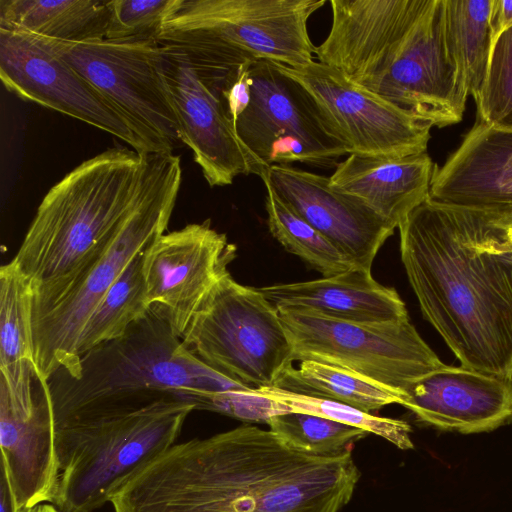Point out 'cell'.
<instances>
[{
  "label": "cell",
  "instance_id": "cell-3",
  "mask_svg": "<svg viewBox=\"0 0 512 512\" xmlns=\"http://www.w3.org/2000/svg\"><path fill=\"white\" fill-rule=\"evenodd\" d=\"M317 61L391 104L443 128L469 95L448 46L445 0H330Z\"/></svg>",
  "mask_w": 512,
  "mask_h": 512
},
{
  "label": "cell",
  "instance_id": "cell-24",
  "mask_svg": "<svg viewBox=\"0 0 512 512\" xmlns=\"http://www.w3.org/2000/svg\"><path fill=\"white\" fill-rule=\"evenodd\" d=\"M32 288L10 261L0 269V381L29 383L35 372L31 333Z\"/></svg>",
  "mask_w": 512,
  "mask_h": 512
},
{
  "label": "cell",
  "instance_id": "cell-7",
  "mask_svg": "<svg viewBox=\"0 0 512 512\" xmlns=\"http://www.w3.org/2000/svg\"><path fill=\"white\" fill-rule=\"evenodd\" d=\"M196 405L166 397L56 429L60 474L52 504L60 512H94L138 471L176 444Z\"/></svg>",
  "mask_w": 512,
  "mask_h": 512
},
{
  "label": "cell",
  "instance_id": "cell-26",
  "mask_svg": "<svg viewBox=\"0 0 512 512\" xmlns=\"http://www.w3.org/2000/svg\"><path fill=\"white\" fill-rule=\"evenodd\" d=\"M144 252L129 263L90 314L78 341L77 362L85 352L121 337L150 309L142 273Z\"/></svg>",
  "mask_w": 512,
  "mask_h": 512
},
{
  "label": "cell",
  "instance_id": "cell-36",
  "mask_svg": "<svg viewBox=\"0 0 512 512\" xmlns=\"http://www.w3.org/2000/svg\"><path fill=\"white\" fill-rule=\"evenodd\" d=\"M19 512H60L53 504L43 503L31 508L19 510Z\"/></svg>",
  "mask_w": 512,
  "mask_h": 512
},
{
  "label": "cell",
  "instance_id": "cell-29",
  "mask_svg": "<svg viewBox=\"0 0 512 512\" xmlns=\"http://www.w3.org/2000/svg\"><path fill=\"white\" fill-rule=\"evenodd\" d=\"M267 424L286 445L306 453L331 456L350 450L367 436L363 429L309 413L290 411L272 416Z\"/></svg>",
  "mask_w": 512,
  "mask_h": 512
},
{
  "label": "cell",
  "instance_id": "cell-16",
  "mask_svg": "<svg viewBox=\"0 0 512 512\" xmlns=\"http://www.w3.org/2000/svg\"><path fill=\"white\" fill-rule=\"evenodd\" d=\"M163 74L177 117L180 141L211 187L226 186L241 175H257L220 98V86L180 50L160 45Z\"/></svg>",
  "mask_w": 512,
  "mask_h": 512
},
{
  "label": "cell",
  "instance_id": "cell-22",
  "mask_svg": "<svg viewBox=\"0 0 512 512\" xmlns=\"http://www.w3.org/2000/svg\"><path fill=\"white\" fill-rule=\"evenodd\" d=\"M437 167L426 152L399 158L348 155L329 180L332 188L359 199L398 228L429 197Z\"/></svg>",
  "mask_w": 512,
  "mask_h": 512
},
{
  "label": "cell",
  "instance_id": "cell-28",
  "mask_svg": "<svg viewBox=\"0 0 512 512\" xmlns=\"http://www.w3.org/2000/svg\"><path fill=\"white\" fill-rule=\"evenodd\" d=\"M262 181L266 190L269 231L287 251L300 257L324 277L356 267L339 248L295 214L266 180Z\"/></svg>",
  "mask_w": 512,
  "mask_h": 512
},
{
  "label": "cell",
  "instance_id": "cell-9",
  "mask_svg": "<svg viewBox=\"0 0 512 512\" xmlns=\"http://www.w3.org/2000/svg\"><path fill=\"white\" fill-rule=\"evenodd\" d=\"M182 340L207 365L255 389L274 386L294 362L278 309L259 288L238 283L229 272Z\"/></svg>",
  "mask_w": 512,
  "mask_h": 512
},
{
  "label": "cell",
  "instance_id": "cell-14",
  "mask_svg": "<svg viewBox=\"0 0 512 512\" xmlns=\"http://www.w3.org/2000/svg\"><path fill=\"white\" fill-rule=\"evenodd\" d=\"M0 78L19 98L85 122L149 153L120 112L55 49L52 39L0 28Z\"/></svg>",
  "mask_w": 512,
  "mask_h": 512
},
{
  "label": "cell",
  "instance_id": "cell-19",
  "mask_svg": "<svg viewBox=\"0 0 512 512\" xmlns=\"http://www.w3.org/2000/svg\"><path fill=\"white\" fill-rule=\"evenodd\" d=\"M401 405L439 429L488 432L512 420V378L445 364L410 383Z\"/></svg>",
  "mask_w": 512,
  "mask_h": 512
},
{
  "label": "cell",
  "instance_id": "cell-25",
  "mask_svg": "<svg viewBox=\"0 0 512 512\" xmlns=\"http://www.w3.org/2000/svg\"><path fill=\"white\" fill-rule=\"evenodd\" d=\"M296 394L332 400L372 413L402 403L400 394L351 371L315 360L289 366L274 386Z\"/></svg>",
  "mask_w": 512,
  "mask_h": 512
},
{
  "label": "cell",
  "instance_id": "cell-8",
  "mask_svg": "<svg viewBox=\"0 0 512 512\" xmlns=\"http://www.w3.org/2000/svg\"><path fill=\"white\" fill-rule=\"evenodd\" d=\"M325 0H175L156 40L194 64L231 70L265 60L301 67L314 60L311 15Z\"/></svg>",
  "mask_w": 512,
  "mask_h": 512
},
{
  "label": "cell",
  "instance_id": "cell-1",
  "mask_svg": "<svg viewBox=\"0 0 512 512\" xmlns=\"http://www.w3.org/2000/svg\"><path fill=\"white\" fill-rule=\"evenodd\" d=\"M359 478L351 450L314 455L245 424L174 444L110 503L114 512H339Z\"/></svg>",
  "mask_w": 512,
  "mask_h": 512
},
{
  "label": "cell",
  "instance_id": "cell-30",
  "mask_svg": "<svg viewBox=\"0 0 512 512\" xmlns=\"http://www.w3.org/2000/svg\"><path fill=\"white\" fill-rule=\"evenodd\" d=\"M256 390L286 404L292 411L318 415L363 429L384 438L400 449L414 447L410 436L411 427L406 421L376 416L344 403L296 394L276 387H262Z\"/></svg>",
  "mask_w": 512,
  "mask_h": 512
},
{
  "label": "cell",
  "instance_id": "cell-10",
  "mask_svg": "<svg viewBox=\"0 0 512 512\" xmlns=\"http://www.w3.org/2000/svg\"><path fill=\"white\" fill-rule=\"evenodd\" d=\"M278 311L293 361L315 360L341 367L402 398L410 383L445 365L409 319L358 323L293 308Z\"/></svg>",
  "mask_w": 512,
  "mask_h": 512
},
{
  "label": "cell",
  "instance_id": "cell-11",
  "mask_svg": "<svg viewBox=\"0 0 512 512\" xmlns=\"http://www.w3.org/2000/svg\"><path fill=\"white\" fill-rule=\"evenodd\" d=\"M57 52L127 120L149 153L173 152L179 125L156 39L66 42Z\"/></svg>",
  "mask_w": 512,
  "mask_h": 512
},
{
  "label": "cell",
  "instance_id": "cell-33",
  "mask_svg": "<svg viewBox=\"0 0 512 512\" xmlns=\"http://www.w3.org/2000/svg\"><path fill=\"white\" fill-rule=\"evenodd\" d=\"M221 413L244 422L267 423L275 415L292 411L289 406L265 396L256 389L226 391L201 397L197 410Z\"/></svg>",
  "mask_w": 512,
  "mask_h": 512
},
{
  "label": "cell",
  "instance_id": "cell-5",
  "mask_svg": "<svg viewBox=\"0 0 512 512\" xmlns=\"http://www.w3.org/2000/svg\"><path fill=\"white\" fill-rule=\"evenodd\" d=\"M46 382L56 429L166 397L196 405L206 395L255 389L199 359L154 305L121 337L82 354L72 373L57 370Z\"/></svg>",
  "mask_w": 512,
  "mask_h": 512
},
{
  "label": "cell",
  "instance_id": "cell-32",
  "mask_svg": "<svg viewBox=\"0 0 512 512\" xmlns=\"http://www.w3.org/2000/svg\"><path fill=\"white\" fill-rule=\"evenodd\" d=\"M175 0H111L105 39H156Z\"/></svg>",
  "mask_w": 512,
  "mask_h": 512
},
{
  "label": "cell",
  "instance_id": "cell-4",
  "mask_svg": "<svg viewBox=\"0 0 512 512\" xmlns=\"http://www.w3.org/2000/svg\"><path fill=\"white\" fill-rule=\"evenodd\" d=\"M142 154L107 149L76 166L44 196L11 262L32 288L31 323L102 252L131 210Z\"/></svg>",
  "mask_w": 512,
  "mask_h": 512
},
{
  "label": "cell",
  "instance_id": "cell-18",
  "mask_svg": "<svg viewBox=\"0 0 512 512\" xmlns=\"http://www.w3.org/2000/svg\"><path fill=\"white\" fill-rule=\"evenodd\" d=\"M259 177L356 267L371 271L378 251L394 233L390 222L359 199L332 188L325 175L292 165H273Z\"/></svg>",
  "mask_w": 512,
  "mask_h": 512
},
{
  "label": "cell",
  "instance_id": "cell-20",
  "mask_svg": "<svg viewBox=\"0 0 512 512\" xmlns=\"http://www.w3.org/2000/svg\"><path fill=\"white\" fill-rule=\"evenodd\" d=\"M429 198L475 209H512V131L479 117L459 147L434 174Z\"/></svg>",
  "mask_w": 512,
  "mask_h": 512
},
{
  "label": "cell",
  "instance_id": "cell-34",
  "mask_svg": "<svg viewBox=\"0 0 512 512\" xmlns=\"http://www.w3.org/2000/svg\"><path fill=\"white\" fill-rule=\"evenodd\" d=\"M510 28H512V0H493L490 16L492 49L501 34Z\"/></svg>",
  "mask_w": 512,
  "mask_h": 512
},
{
  "label": "cell",
  "instance_id": "cell-17",
  "mask_svg": "<svg viewBox=\"0 0 512 512\" xmlns=\"http://www.w3.org/2000/svg\"><path fill=\"white\" fill-rule=\"evenodd\" d=\"M1 473L19 510L54 500L59 474L56 423L47 382L38 373L31 388L0 386Z\"/></svg>",
  "mask_w": 512,
  "mask_h": 512
},
{
  "label": "cell",
  "instance_id": "cell-37",
  "mask_svg": "<svg viewBox=\"0 0 512 512\" xmlns=\"http://www.w3.org/2000/svg\"><path fill=\"white\" fill-rule=\"evenodd\" d=\"M510 377L512 378V370H511V374H510Z\"/></svg>",
  "mask_w": 512,
  "mask_h": 512
},
{
  "label": "cell",
  "instance_id": "cell-31",
  "mask_svg": "<svg viewBox=\"0 0 512 512\" xmlns=\"http://www.w3.org/2000/svg\"><path fill=\"white\" fill-rule=\"evenodd\" d=\"M477 117L498 130L512 131V28L495 43L478 97Z\"/></svg>",
  "mask_w": 512,
  "mask_h": 512
},
{
  "label": "cell",
  "instance_id": "cell-2",
  "mask_svg": "<svg viewBox=\"0 0 512 512\" xmlns=\"http://www.w3.org/2000/svg\"><path fill=\"white\" fill-rule=\"evenodd\" d=\"M424 318L461 366L512 370V238L495 211L427 198L398 226Z\"/></svg>",
  "mask_w": 512,
  "mask_h": 512
},
{
  "label": "cell",
  "instance_id": "cell-12",
  "mask_svg": "<svg viewBox=\"0 0 512 512\" xmlns=\"http://www.w3.org/2000/svg\"><path fill=\"white\" fill-rule=\"evenodd\" d=\"M251 98L235 122L257 175L273 165L335 168L348 155L325 128L302 87L265 60L250 65Z\"/></svg>",
  "mask_w": 512,
  "mask_h": 512
},
{
  "label": "cell",
  "instance_id": "cell-27",
  "mask_svg": "<svg viewBox=\"0 0 512 512\" xmlns=\"http://www.w3.org/2000/svg\"><path fill=\"white\" fill-rule=\"evenodd\" d=\"M492 3L493 0H445L448 46L474 99L481 91L491 57Z\"/></svg>",
  "mask_w": 512,
  "mask_h": 512
},
{
  "label": "cell",
  "instance_id": "cell-15",
  "mask_svg": "<svg viewBox=\"0 0 512 512\" xmlns=\"http://www.w3.org/2000/svg\"><path fill=\"white\" fill-rule=\"evenodd\" d=\"M235 256L236 247L210 220L164 233L143 254L148 304L163 311L182 339Z\"/></svg>",
  "mask_w": 512,
  "mask_h": 512
},
{
  "label": "cell",
  "instance_id": "cell-21",
  "mask_svg": "<svg viewBox=\"0 0 512 512\" xmlns=\"http://www.w3.org/2000/svg\"><path fill=\"white\" fill-rule=\"evenodd\" d=\"M277 309L293 308L358 323H390L409 319L394 288L377 282L371 271L352 268L331 277L259 288Z\"/></svg>",
  "mask_w": 512,
  "mask_h": 512
},
{
  "label": "cell",
  "instance_id": "cell-6",
  "mask_svg": "<svg viewBox=\"0 0 512 512\" xmlns=\"http://www.w3.org/2000/svg\"><path fill=\"white\" fill-rule=\"evenodd\" d=\"M181 181L180 156L142 154L136 197L128 215L95 260L31 323L34 363L45 381L57 370L71 373L75 369L86 321L129 263L165 233Z\"/></svg>",
  "mask_w": 512,
  "mask_h": 512
},
{
  "label": "cell",
  "instance_id": "cell-23",
  "mask_svg": "<svg viewBox=\"0 0 512 512\" xmlns=\"http://www.w3.org/2000/svg\"><path fill=\"white\" fill-rule=\"evenodd\" d=\"M109 18V1L0 0V28L66 42L105 39Z\"/></svg>",
  "mask_w": 512,
  "mask_h": 512
},
{
  "label": "cell",
  "instance_id": "cell-13",
  "mask_svg": "<svg viewBox=\"0 0 512 512\" xmlns=\"http://www.w3.org/2000/svg\"><path fill=\"white\" fill-rule=\"evenodd\" d=\"M275 65L302 87L326 130L348 155L399 158L426 152L430 122L318 61L301 67Z\"/></svg>",
  "mask_w": 512,
  "mask_h": 512
},
{
  "label": "cell",
  "instance_id": "cell-35",
  "mask_svg": "<svg viewBox=\"0 0 512 512\" xmlns=\"http://www.w3.org/2000/svg\"><path fill=\"white\" fill-rule=\"evenodd\" d=\"M497 213L499 215L501 223L506 227L510 237L512 238V209L500 211Z\"/></svg>",
  "mask_w": 512,
  "mask_h": 512
}]
</instances>
